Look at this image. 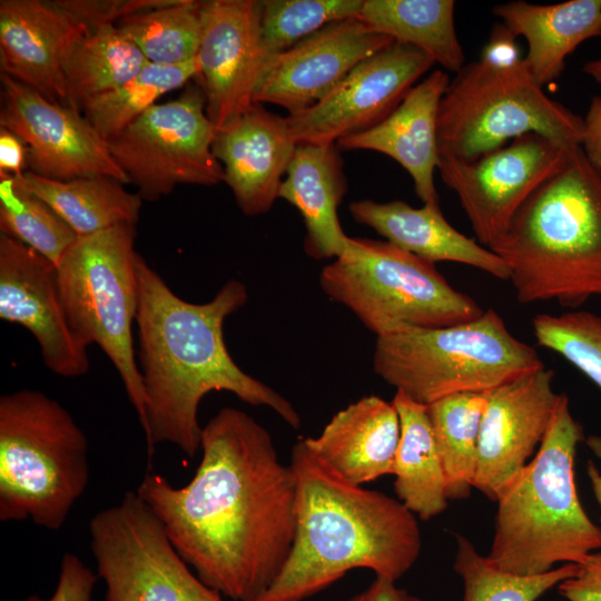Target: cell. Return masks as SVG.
<instances>
[{"label": "cell", "mask_w": 601, "mask_h": 601, "mask_svg": "<svg viewBox=\"0 0 601 601\" xmlns=\"http://www.w3.org/2000/svg\"><path fill=\"white\" fill-rule=\"evenodd\" d=\"M199 450L186 485L148 470L135 491L203 583L234 601H257L294 544V472L279 461L268 431L235 407L220 408L203 426Z\"/></svg>", "instance_id": "1"}, {"label": "cell", "mask_w": 601, "mask_h": 601, "mask_svg": "<svg viewBox=\"0 0 601 601\" xmlns=\"http://www.w3.org/2000/svg\"><path fill=\"white\" fill-rule=\"evenodd\" d=\"M137 362L147 398L141 423L148 464L160 443L190 457L200 449L198 408L210 392H230L254 406L272 408L293 428L300 416L275 390L244 372L224 339L225 319L248 298L245 284L226 282L204 304L177 296L137 253Z\"/></svg>", "instance_id": "2"}, {"label": "cell", "mask_w": 601, "mask_h": 601, "mask_svg": "<svg viewBox=\"0 0 601 601\" xmlns=\"http://www.w3.org/2000/svg\"><path fill=\"white\" fill-rule=\"evenodd\" d=\"M289 465L296 533L276 580L257 601H303L354 569L397 581L422 546L417 516L398 499L351 483L299 440Z\"/></svg>", "instance_id": "3"}, {"label": "cell", "mask_w": 601, "mask_h": 601, "mask_svg": "<svg viewBox=\"0 0 601 601\" xmlns=\"http://www.w3.org/2000/svg\"><path fill=\"white\" fill-rule=\"evenodd\" d=\"M522 304L578 309L601 296V174L577 148L489 247Z\"/></svg>", "instance_id": "4"}, {"label": "cell", "mask_w": 601, "mask_h": 601, "mask_svg": "<svg viewBox=\"0 0 601 601\" xmlns=\"http://www.w3.org/2000/svg\"><path fill=\"white\" fill-rule=\"evenodd\" d=\"M584 439L562 393L535 456L496 500L486 556L494 568L536 575L601 551V526L584 511L574 482V457Z\"/></svg>", "instance_id": "5"}, {"label": "cell", "mask_w": 601, "mask_h": 601, "mask_svg": "<svg viewBox=\"0 0 601 601\" xmlns=\"http://www.w3.org/2000/svg\"><path fill=\"white\" fill-rule=\"evenodd\" d=\"M88 440L47 394L0 397V520L59 530L89 482Z\"/></svg>", "instance_id": "6"}, {"label": "cell", "mask_w": 601, "mask_h": 601, "mask_svg": "<svg viewBox=\"0 0 601 601\" xmlns=\"http://www.w3.org/2000/svg\"><path fill=\"white\" fill-rule=\"evenodd\" d=\"M374 372L423 405L457 393H484L544 366L492 308L477 318L377 336Z\"/></svg>", "instance_id": "7"}, {"label": "cell", "mask_w": 601, "mask_h": 601, "mask_svg": "<svg viewBox=\"0 0 601 601\" xmlns=\"http://www.w3.org/2000/svg\"><path fill=\"white\" fill-rule=\"evenodd\" d=\"M319 284L377 336L456 325L484 312L434 263L387 240L348 237L345 252L323 267Z\"/></svg>", "instance_id": "8"}, {"label": "cell", "mask_w": 601, "mask_h": 601, "mask_svg": "<svg viewBox=\"0 0 601 601\" xmlns=\"http://www.w3.org/2000/svg\"><path fill=\"white\" fill-rule=\"evenodd\" d=\"M530 132L581 146L584 122L544 93L524 58L480 57L450 81L437 115L440 154L473 160Z\"/></svg>", "instance_id": "9"}, {"label": "cell", "mask_w": 601, "mask_h": 601, "mask_svg": "<svg viewBox=\"0 0 601 601\" xmlns=\"http://www.w3.org/2000/svg\"><path fill=\"white\" fill-rule=\"evenodd\" d=\"M135 238L136 226L127 224L78 237L56 268L71 332L83 346L96 344L108 356L141 425L147 398L132 338L137 312Z\"/></svg>", "instance_id": "10"}, {"label": "cell", "mask_w": 601, "mask_h": 601, "mask_svg": "<svg viewBox=\"0 0 601 601\" xmlns=\"http://www.w3.org/2000/svg\"><path fill=\"white\" fill-rule=\"evenodd\" d=\"M215 134L204 89L194 83L177 99L150 107L107 144L141 199L155 201L177 185L224 181L213 154Z\"/></svg>", "instance_id": "11"}, {"label": "cell", "mask_w": 601, "mask_h": 601, "mask_svg": "<svg viewBox=\"0 0 601 601\" xmlns=\"http://www.w3.org/2000/svg\"><path fill=\"white\" fill-rule=\"evenodd\" d=\"M579 147L530 132L473 160L440 154L437 171L457 195L477 240L489 248Z\"/></svg>", "instance_id": "12"}, {"label": "cell", "mask_w": 601, "mask_h": 601, "mask_svg": "<svg viewBox=\"0 0 601 601\" xmlns=\"http://www.w3.org/2000/svg\"><path fill=\"white\" fill-rule=\"evenodd\" d=\"M0 127L19 136L28 149L29 171L55 180L109 177L129 179L107 141L80 112L1 73Z\"/></svg>", "instance_id": "13"}, {"label": "cell", "mask_w": 601, "mask_h": 601, "mask_svg": "<svg viewBox=\"0 0 601 601\" xmlns=\"http://www.w3.org/2000/svg\"><path fill=\"white\" fill-rule=\"evenodd\" d=\"M434 65L421 50L392 41L358 63L311 108L287 115L298 144H336L385 119Z\"/></svg>", "instance_id": "14"}, {"label": "cell", "mask_w": 601, "mask_h": 601, "mask_svg": "<svg viewBox=\"0 0 601 601\" xmlns=\"http://www.w3.org/2000/svg\"><path fill=\"white\" fill-rule=\"evenodd\" d=\"M542 366L484 392L473 487L496 502L543 441L562 393Z\"/></svg>", "instance_id": "15"}, {"label": "cell", "mask_w": 601, "mask_h": 601, "mask_svg": "<svg viewBox=\"0 0 601 601\" xmlns=\"http://www.w3.org/2000/svg\"><path fill=\"white\" fill-rule=\"evenodd\" d=\"M260 1L201 2L197 53L206 112L218 130L254 104L267 57L259 32Z\"/></svg>", "instance_id": "16"}, {"label": "cell", "mask_w": 601, "mask_h": 601, "mask_svg": "<svg viewBox=\"0 0 601 601\" xmlns=\"http://www.w3.org/2000/svg\"><path fill=\"white\" fill-rule=\"evenodd\" d=\"M392 41L357 17L331 23L267 58L254 102L279 106L288 115L306 110Z\"/></svg>", "instance_id": "17"}, {"label": "cell", "mask_w": 601, "mask_h": 601, "mask_svg": "<svg viewBox=\"0 0 601 601\" xmlns=\"http://www.w3.org/2000/svg\"><path fill=\"white\" fill-rule=\"evenodd\" d=\"M0 318L35 336L52 373L78 377L89 371L87 347L71 332L60 300L56 266L4 234L0 235Z\"/></svg>", "instance_id": "18"}, {"label": "cell", "mask_w": 601, "mask_h": 601, "mask_svg": "<svg viewBox=\"0 0 601 601\" xmlns=\"http://www.w3.org/2000/svg\"><path fill=\"white\" fill-rule=\"evenodd\" d=\"M88 30L60 0H1V73L65 105L63 60Z\"/></svg>", "instance_id": "19"}, {"label": "cell", "mask_w": 601, "mask_h": 601, "mask_svg": "<svg viewBox=\"0 0 601 601\" xmlns=\"http://www.w3.org/2000/svg\"><path fill=\"white\" fill-rule=\"evenodd\" d=\"M296 147L286 117L258 102L216 130L213 154L245 215L256 216L272 208Z\"/></svg>", "instance_id": "20"}, {"label": "cell", "mask_w": 601, "mask_h": 601, "mask_svg": "<svg viewBox=\"0 0 601 601\" xmlns=\"http://www.w3.org/2000/svg\"><path fill=\"white\" fill-rule=\"evenodd\" d=\"M450 77L441 69L415 85L400 105L378 124L339 139L338 147L382 152L412 177L424 205H437L434 173L439 162L437 115Z\"/></svg>", "instance_id": "21"}, {"label": "cell", "mask_w": 601, "mask_h": 601, "mask_svg": "<svg viewBox=\"0 0 601 601\" xmlns=\"http://www.w3.org/2000/svg\"><path fill=\"white\" fill-rule=\"evenodd\" d=\"M352 217L395 246L421 258L465 264L499 279H509L506 264L490 248L455 229L437 205L412 207L403 200L371 199L348 205Z\"/></svg>", "instance_id": "22"}, {"label": "cell", "mask_w": 601, "mask_h": 601, "mask_svg": "<svg viewBox=\"0 0 601 601\" xmlns=\"http://www.w3.org/2000/svg\"><path fill=\"white\" fill-rule=\"evenodd\" d=\"M401 436L393 402L371 395L337 412L309 447L351 483L363 485L393 474Z\"/></svg>", "instance_id": "23"}, {"label": "cell", "mask_w": 601, "mask_h": 601, "mask_svg": "<svg viewBox=\"0 0 601 601\" xmlns=\"http://www.w3.org/2000/svg\"><path fill=\"white\" fill-rule=\"evenodd\" d=\"M347 191L337 144H298L279 188L278 198L299 211L305 224L304 249L314 259L339 257L348 236L337 209Z\"/></svg>", "instance_id": "24"}, {"label": "cell", "mask_w": 601, "mask_h": 601, "mask_svg": "<svg viewBox=\"0 0 601 601\" xmlns=\"http://www.w3.org/2000/svg\"><path fill=\"white\" fill-rule=\"evenodd\" d=\"M493 13L515 37H524V61L539 85L556 79L566 57L583 41L601 36V0H570L554 4L511 1Z\"/></svg>", "instance_id": "25"}, {"label": "cell", "mask_w": 601, "mask_h": 601, "mask_svg": "<svg viewBox=\"0 0 601 601\" xmlns=\"http://www.w3.org/2000/svg\"><path fill=\"white\" fill-rule=\"evenodd\" d=\"M401 436L393 475L397 499L417 518L430 520L447 508L446 482L427 405L396 391L392 400Z\"/></svg>", "instance_id": "26"}, {"label": "cell", "mask_w": 601, "mask_h": 601, "mask_svg": "<svg viewBox=\"0 0 601 601\" xmlns=\"http://www.w3.org/2000/svg\"><path fill=\"white\" fill-rule=\"evenodd\" d=\"M14 178L47 203L78 237L121 224L136 226L139 219L141 197L109 177L62 181L26 171Z\"/></svg>", "instance_id": "27"}, {"label": "cell", "mask_w": 601, "mask_h": 601, "mask_svg": "<svg viewBox=\"0 0 601 601\" xmlns=\"http://www.w3.org/2000/svg\"><path fill=\"white\" fill-rule=\"evenodd\" d=\"M454 9L453 0H364L357 18L457 73L464 67V52L455 30Z\"/></svg>", "instance_id": "28"}, {"label": "cell", "mask_w": 601, "mask_h": 601, "mask_svg": "<svg viewBox=\"0 0 601 601\" xmlns=\"http://www.w3.org/2000/svg\"><path fill=\"white\" fill-rule=\"evenodd\" d=\"M147 63L115 23L90 29L75 41L63 60L65 105L79 111L91 99L131 79Z\"/></svg>", "instance_id": "29"}, {"label": "cell", "mask_w": 601, "mask_h": 601, "mask_svg": "<svg viewBox=\"0 0 601 601\" xmlns=\"http://www.w3.org/2000/svg\"><path fill=\"white\" fill-rule=\"evenodd\" d=\"M484 393H457L442 397L427 412L439 449L449 500L466 499L473 489Z\"/></svg>", "instance_id": "30"}, {"label": "cell", "mask_w": 601, "mask_h": 601, "mask_svg": "<svg viewBox=\"0 0 601 601\" xmlns=\"http://www.w3.org/2000/svg\"><path fill=\"white\" fill-rule=\"evenodd\" d=\"M201 2L170 0L136 11L115 24L155 65H180L197 58L201 31Z\"/></svg>", "instance_id": "31"}, {"label": "cell", "mask_w": 601, "mask_h": 601, "mask_svg": "<svg viewBox=\"0 0 601 601\" xmlns=\"http://www.w3.org/2000/svg\"><path fill=\"white\" fill-rule=\"evenodd\" d=\"M199 73L197 58L171 66L148 62L118 88L88 101L82 110L107 141L156 105L161 96L198 78Z\"/></svg>", "instance_id": "32"}, {"label": "cell", "mask_w": 601, "mask_h": 601, "mask_svg": "<svg viewBox=\"0 0 601 601\" xmlns=\"http://www.w3.org/2000/svg\"><path fill=\"white\" fill-rule=\"evenodd\" d=\"M0 230L55 266L78 238L47 203L9 175H0Z\"/></svg>", "instance_id": "33"}, {"label": "cell", "mask_w": 601, "mask_h": 601, "mask_svg": "<svg viewBox=\"0 0 601 601\" xmlns=\"http://www.w3.org/2000/svg\"><path fill=\"white\" fill-rule=\"evenodd\" d=\"M456 545L453 568L463 581L462 601H536L578 572V564L566 563L542 574L518 575L494 568L463 535H456Z\"/></svg>", "instance_id": "34"}, {"label": "cell", "mask_w": 601, "mask_h": 601, "mask_svg": "<svg viewBox=\"0 0 601 601\" xmlns=\"http://www.w3.org/2000/svg\"><path fill=\"white\" fill-rule=\"evenodd\" d=\"M364 0H264L259 32L266 57L278 55L326 26L355 18Z\"/></svg>", "instance_id": "35"}, {"label": "cell", "mask_w": 601, "mask_h": 601, "mask_svg": "<svg viewBox=\"0 0 601 601\" xmlns=\"http://www.w3.org/2000/svg\"><path fill=\"white\" fill-rule=\"evenodd\" d=\"M532 328L540 346L561 355L601 391V315L583 309L539 314Z\"/></svg>", "instance_id": "36"}, {"label": "cell", "mask_w": 601, "mask_h": 601, "mask_svg": "<svg viewBox=\"0 0 601 601\" xmlns=\"http://www.w3.org/2000/svg\"><path fill=\"white\" fill-rule=\"evenodd\" d=\"M81 23L89 29L116 23L136 11L156 8L170 0H60Z\"/></svg>", "instance_id": "37"}, {"label": "cell", "mask_w": 601, "mask_h": 601, "mask_svg": "<svg viewBox=\"0 0 601 601\" xmlns=\"http://www.w3.org/2000/svg\"><path fill=\"white\" fill-rule=\"evenodd\" d=\"M97 579L98 575L78 555L66 552L52 595L43 599L33 594L24 601H91Z\"/></svg>", "instance_id": "38"}, {"label": "cell", "mask_w": 601, "mask_h": 601, "mask_svg": "<svg viewBox=\"0 0 601 601\" xmlns=\"http://www.w3.org/2000/svg\"><path fill=\"white\" fill-rule=\"evenodd\" d=\"M558 590L568 601H601V551L589 554Z\"/></svg>", "instance_id": "39"}, {"label": "cell", "mask_w": 601, "mask_h": 601, "mask_svg": "<svg viewBox=\"0 0 601 601\" xmlns=\"http://www.w3.org/2000/svg\"><path fill=\"white\" fill-rule=\"evenodd\" d=\"M28 166V149L23 140L12 131L0 127V175L18 177Z\"/></svg>", "instance_id": "40"}, {"label": "cell", "mask_w": 601, "mask_h": 601, "mask_svg": "<svg viewBox=\"0 0 601 601\" xmlns=\"http://www.w3.org/2000/svg\"><path fill=\"white\" fill-rule=\"evenodd\" d=\"M583 122L582 151L590 165L601 174V96L592 99Z\"/></svg>", "instance_id": "41"}, {"label": "cell", "mask_w": 601, "mask_h": 601, "mask_svg": "<svg viewBox=\"0 0 601 601\" xmlns=\"http://www.w3.org/2000/svg\"><path fill=\"white\" fill-rule=\"evenodd\" d=\"M346 601H421V599L396 587L395 581L376 577L368 588Z\"/></svg>", "instance_id": "42"}, {"label": "cell", "mask_w": 601, "mask_h": 601, "mask_svg": "<svg viewBox=\"0 0 601 601\" xmlns=\"http://www.w3.org/2000/svg\"><path fill=\"white\" fill-rule=\"evenodd\" d=\"M584 442L591 452L601 461V436L589 435L584 439ZM587 474L590 480L594 497L601 509V471L597 469L592 461H589L587 464Z\"/></svg>", "instance_id": "43"}, {"label": "cell", "mask_w": 601, "mask_h": 601, "mask_svg": "<svg viewBox=\"0 0 601 601\" xmlns=\"http://www.w3.org/2000/svg\"><path fill=\"white\" fill-rule=\"evenodd\" d=\"M181 601H223V599L218 591L207 587L197 577Z\"/></svg>", "instance_id": "44"}, {"label": "cell", "mask_w": 601, "mask_h": 601, "mask_svg": "<svg viewBox=\"0 0 601 601\" xmlns=\"http://www.w3.org/2000/svg\"><path fill=\"white\" fill-rule=\"evenodd\" d=\"M583 71L601 85V58L585 63Z\"/></svg>", "instance_id": "45"}]
</instances>
